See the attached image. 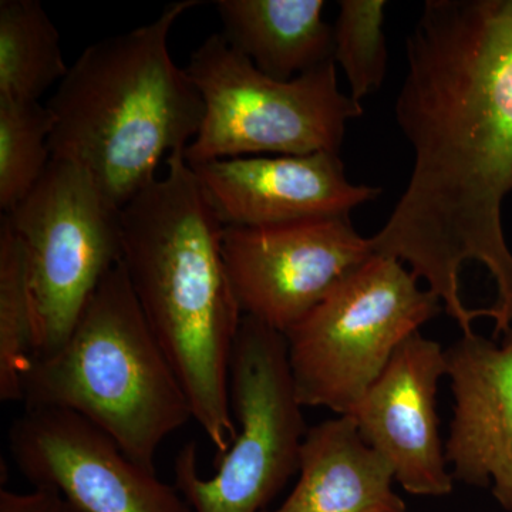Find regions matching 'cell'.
<instances>
[{
    "mask_svg": "<svg viewBox=\"0 0 512 512\" xmlns=\"http://www.w3.org/2000/svg\"><path fill=\"white\" fill-rule=\"evenodd\" d=\"M394 113L413 148L406 191L373 254L424 278L463 335L485 309L467 308V262L493 276L495 339L512 328V252L503 202L512 192V0H427L406 40Z\"/></svg>",
    "mask_w": 512,
    "mask_h": 512,
    "instance_id": "1",
    "label": "cell"
},
{
    "mask_svg": "<svg viewBox=\"0 0 512 512\" xmlns=\"http://www.w3.org/2000/svg\"><path fill=\"white\" fill-rule=\"evenodd\" d=\"M184 154H171L167 175L121 210V262L218 458L238 431L229 366L242 312L222 255L225 225Z\"/></svg>",
    "mask_w": 512,
    "mask_h": 512,
    "instance_id": "2",
    "label": "cell"
},
{
    "mask_svg": "<svg viewBox=\"0 0 512 512\" xmlns=\"http://www.w3.org/2000/svg\"><path fill=\"white\" fill-rule=\"evenodd\" d=\"M200 3H173L148 25L93 43L46 104L52 160L82 168L120 210L200 131L201 94L168 47L177 20Z\"/></svg>",
    "mask_w": 512,
    "mask_h": 512,
    "instance_id": "3",
    "label": "cell"
},
{
    "mask_svg": "<svg viewBox=\"0 0 512 512\" xmlns=\"http://www.w3.org/2000/svg\"><path fill=\"white\" fill-rule=\"evenodd\" d=\"M22 402L79 414L131 460L157 471L158 447L192 412L123 262L104 276L62 348L33 360Z\"/></svg>",
    "mask_w": 512,
    "mask_h": 512,
    "instance_id": "4",
    "label": "cell"
},
{
    "mask_svg": "<svg viewBox=\"0 0 512 512\" xmlns=\"http://www.w3.org/2000/svg\"><path fill=\"white\" fill-rule=\"evenodd\" d=\"M185 72L204 103L200 131L184 154L190 165L251 154L339 153L346 124L363 114L362 104L340 92L333 60L281 82L212 35Z\"/></svg>",
    "mask_w": 512,
    "mask_h": 512,
    "instance_id": "5",
    "label": "cell"
},
{
    "mask_svg": "<svg viewBox=\"0 0 512 512\" xmlns=\"http://www.w3.org/2000/svg\"><path fill=\"white\" fill-rule=\"evenodd\" d=\"M440 311L399 259L373 255L284 333L299 403L348 416L404 340Z\"/></svg>",
    "mask_w": 512,
    "mask_h": 512,
    "instance_id": "6",
    "label": "cell"
},
{
    "mask_svg": "<svg viewBox=\"0 0 512 512\" xmlns=\"http://www.w3.org/2000/svg\"><path fill=\"white\" fill-rule=\"evenodd\" d=\"M237 437L215 458L214 477L198 473L197 444L174 460V487L192 512H262L299 473L308 427L296 396L284 333L242 316L229 366Z\"/></svg>",
    "mask_w": 512,
    "mask_h": 512,
    "instance_id": "7",
    "label": "cell"
},
{
    "mask_svg": "<svg viewBox=\"0 0 512 512\" xmlns=\"http://www.w3.org/2000/svg\"><path fill=\"white\" fill-rule=\"evenodd\" d=\"M3 215L22 248L40 359L67 342L123 259L121 210L82 168L52 160L35 190Z\"/></svg>",
    "mask_w": 512,
    "mask_h": 512,
    "instance_id": "8",
    "label": "cell"
},
{
    "mask_svg": "<svg viewBox=\"0 0 512 512\" xmlns=\"http://www.w3.org/2000/svg\"><path fill=\"white\" fill-rule=\"evenodd\" d=\"M222 255L242 316L285 333L375 254L340 217L225 227Z\"/></svg>",
    "mask_w": 512,
    "mask_h": 512,
    "instance_id": "9",
    "label": "cell"
},
{
    "mask_svg": "<svg viewBox=\"0 0 512 512\" xmlns=\"http://www.w3.org/2000/svg\"><path fill=\"white\" fill-rule=\"evenodd\" d=\"M10 456L33 487H53L72 512H192L180 491L73 412L26 409L9 430Z\"/></svg>",
    "mask_w": 512,
    "mask_h": 512,
    "instance_id": "10",
    "label": "cell"
},
{
    "mask_svg": "<svg viewBox=\"0 0 512 512\" xmlns=\"http://www.w3.org/2000/svg\"><path fill=\"white\" fill-rule=\"evenodd\" d=\"M447 375L439 343L413 333L348 414L367 446L390 464L407 493L443 497L453 491L440 437L437 389Z\"/></svg>",
    "mask_w": 512,
    "mask_h": 512,
    "instance_id": "11",
    "label": "cell"
},
{
    "mask_svg": "<svg viewBox=\"0 0 512 512\" xmlns=\"http://www.w3.org/2000/svg\"><path fill=\"white\" fill-rule=\"evenodd\" d=\"M225 227L349 217L382 188L350 183L339 153L227 158L190 165Z\"/></svg>",
    "mask_w": 512,
    "mask_h": 512,
    "instance_id": "12",
    "label": "cell"
},
{
    "mask_svg": "<svg viewBox=\"0 0 512 512\" xmlns=\"http://www.w3.org/2000/svg\"><path fill=\"white\" fill-rule=\"evenodd\" d=\"M454 417L446 460L454 480L491 487L512 512V328L503 345L471 333L446 350Z\"/></svg>",
    "mask_w": 512,
    "mask_h": 512,
    "instance_id": "13",
    "label": "cell"
},
{
    "mask_svg": "<svg viewBox=\"0 0 512 512\" xmlns=\"http://www.w3.org/2000/svg\"><path fill=\"white\" fill-rule=\"evenodd\" d=\"M390 464L360 436L350 416L306 433L299 480L285 503L262 512H406Z\"/></svg>",
    "mask_w": 512,
    "mask_h": 512,
    "instance_id": "14",
    "label": "cell"
},
{
    "mask_svg": "<svg viewBox=\"0 0 512 512\" xmlns=\"http://www.w3.org/2000/svg\"><path fill=\"white\" fill-rule=\"evenodd\" d=\"M224 39L259 72L288 82L333 60L323 0H218Z\"/></svg>",
    "mask_w": 512,
    "mask_h": 512,
    "instance_id": "15",
    "label": "cell"
},
{
    "mask_svg": "<svg viewBox=\"0 0 512 512\" xmlns=\"http://www.w3.org/2000/svg\"><path fill=\"white\" fill-rule=\"evenodd\" d=\"M60 35L37 0L0 2V99L39 101L69 72Z\"/></svg>",
    "mask_w": 512,
    "mask_h": 512,
    "instance_id": "16",
    "label": "cell"
},
{
    "mask_svg": "<svg viewBox=\"0 0 512 512\" xmlns=\"http://www.w3.org/2000/svg\"><path fill=\"white\" fill-rule=\"evenodd\" d=\"M36 355L35 319L25 261L8 220L0 221V400H23V377Z\"/></svg>",
    "mask_w": 512,
    "mask_h": 512,
    "instance_id": "17",
    "label": "cell"
},
{
    "mask_svg": "<svg viewBox=\"0 0 512 512\" xmlns=\"http://www.w3.org/2000/svg\"><path fill=\"white\" fill-rule=\"evenodd\" d=\"M53 116L40 101L0 99V208L8 214L52 163Z\"/></svg>",
    "mask_w": 512,
    "mask_h": 512,
    "instance_id": "18",
    "label": "cell"
},
{
    "mask_svg": "<svg viewBox=\"0 0 512 512\" xmlns=\"http://www.w3.org/2000/svg\"><path fill=\"white\" fill-rule=\"evenodd\" d=\"M384 0H342L333 28V62L339 64L356 103L382 86L387 70Z\"/></svg>",
    "mask_w": 512,
    "mask_h": 512,
    "instance_id": "19",
    "label": "cell"
},
{
    "mask_svg": "<svg viewBox=\"0 0 512 512\" xmlns=\"http://www.w3.org/2000/svg\"><path fill=\"white\" fill-rule=\"evenodd\" d=\"M0 512H72L62 493L53 487H35L28 494L0 490Z\"/></svg>",
    "mask_w": 512,
    "mask_h": 512,
    "instance_id": "20",
    "label": "cell"
}]
</instances>
